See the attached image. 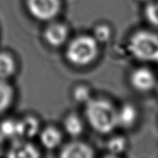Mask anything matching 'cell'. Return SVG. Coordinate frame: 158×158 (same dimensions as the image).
I'll return each instance as SVG.
<instances>
[{
  "mask_svg": "<svg viewBox=\"0 0 158 158\" xmlns=\"http://www.w3.org/2000/svg\"><path fill=\"white\" fill-rule=\"evenodd\" d=\"M95 152L93 147L83 141H72L62 147L60 156L63 158H92Z\"/></svg>",
  "mask_w": 158,
  "mask_h": 158,
  "instance_id": "8",
  "label": "cell"
},
{
  "mask_svg": "<svg viewBox=\"0 0 158 158\" xmlns=\"http://www.w3.org/2000/svg\"><path fill=\"white\" fill-rule=\"evenodd\" d=\"M113 28L106 22H100L94 27L92 36L100 45L108 44L113 38Z\"/></svg>",
  "mask_w": 158,
  "mask_h": 158,
  "instance_id": "16",
  "label": "cell"
},
{
  "mask_svg": "<svg viewBox=\"0 0 158 158\" xmlns=\"http://www.w3.org/2000/svg\"><path fill=\"white\" fill-rule=\"evenodd\" d=\"M126 49L141 63L158 62V33L149 29L136 30L127 38Z\"/></svg>",
  "mask_w": 158,
  "mask_h": 158,
  "instance_id": "2",
  "label": "cell"
},
{
  "mask_svg": "<svg viewBox=\"0 0 158 158\" xmlns=\"http://www.w3.org/2000/svg\"><path fill=\"white\" fill-rule=\"evenodd\" d=\"M100 44L92 34L77 36L69 42L65 57L72 65L87 66L95 61L100 55Z\"/></svg>",
  "mask_w": 158,
  "mask_h": 158,
  "instance_id": "3",
  "label": "cell"
},
{
  "mask_svg": "<svg viewBox=\"0 0 158 158\" xmlns=\"http://www.w3.org/2000/svg\"><path fill=\"white\" fill-rule=\"evenodd\" d=\"M15 96L14 89L6 80L0 79V114L4 113L11 106Z\"/></svg>",
  "mask_w": 158,
  "mask_h": 158,
  "instance_id": "14",
  "label": "cell"
},
{
  "mask_svg": "<svg viewBox=\"0 0 158 158\" xmlns=\"http://www.w3.org/2000/svg\"><path fill=\"white\" fill-rule=\"evenodd\" d=\"M28 12L40 21H51L61 10V0H26Z\"/></svg>",
  "mask_w": 158,
  "mask_h": 158,
  "instance_id": "5",
  "label": "cell"
},
{
  "mask_svg": "<svg viewBox=\"0 0 158 158\" xmlns=\"http://www.w3.org/2000/svg\"><path fill=\"white\" fill-rule=\"evenodd\" d=\"M16 64L14 58L8 53H0V79L7 80L14 75Z\"/></svg>",
  "mask_w": 158,
  "mask_h": 158,
  "instance_id": "15",
  "label": "cell"
},
{
  "mask_svg": "<svg viewBox=\"0 0 158 158\" xmlns=\"http://www.w3.org/2000/svg\"><path fill=\"white\" fill-rule=\"evenodd\" d=\"M138 1H139L140 3H143L144 4H147L149 2H151V1H153V0H138Z\"/></svg>",
  "mask_w": 158,
  "mask_h": 158,
  "instance_id": "20",
  "label": "cell"
},
{
  "mask_svg": "<svg viewBox=\"0 0 158 158\" xmlns=\"http://www.w3.org/2000/svg\"><path fill=\"white\" fill-rule=\"evenodd\" d=\"M40 156L37 147L29 142L16 141L9 151L8 156L10 157L35 158Z\"/></svg>",
  "mask_w": 158,
  "mask_h": 158,
  "instance_id": "10",
  "label": "cell"
},
{
  "mask_svg": "<svg viewBox=\"0 0 158 158\" xmlns=\"http://www.w3.org/2000/svg\"><path fill=\"white\" fill-rule=\"evenodd\" d=\"M62 134L57 127L49 126L45 127L40 133L42 145L48 150H54L59 147L62 142Z\"/></svg>",
  "mask_w": 158,
  "mask_h": 158,
  "instance_id": "11",
  "label": "cell"
},
{
  "mask_svg": "<svg viewBox=\"0 0 158 158\" xmlns=\"http://www.w3.org/2000/svg\"><path fill=\"white\" fill-rule=\"evenodd\" d=\"M73 98L77 103L85 105L89 100L93 98L91 89L87 85L77 86L73 90Z\"/></svg>",
  "mask_w": 158,
  "mask_h": 158,
  "instance_id": "19",
  "label": "cell"
},
{
  "mask_svg": "<svg viewBox=\"0 0 158 158\" xmlns=\"http://www.w3.org/2000/svg\"><path fill=\"white\" fill-rule=\"evenodd\" d=\"M18 135L19 138H31L35 136L39 131V123L32 117H26L17 121Z\"/></svg>",
  "mask_w": 158,
  "mask_h": 158,
  "instance_id": "13",
  "label": "cell"
},
{
  "mask_svg": "<svg viewBox=\"0 0 158 158\" xmlns=\"http://www.w3.org/2000/svg\"><path fill=\"white\" fill-rule=\"evenodd\" d=\"M87 123L100 134H111L117 127V106L106 97H93L84 105Z\"/></svg>",
  "mask_w": 158,
  "mask_h": 158,
  "instance_id": "1",
  "label": "cell"
},
{
  "mask_svg": "<svg viewBox=\"0 0 158 158\" xmlns=\"http://www.w3.org/2000/svg\"><path fill=\"white\" fill-rule=\"evenodd\" d=\"M19 138L17 121L5 120L0 124V139H13Z\"/></svg>",
  "mask_w": 158,
  "mask_h": 158,
  "instance_id": "18",
  "label": "cell"
},
{
  "mask_svg": "<svg viewBox=\"0 0 158 158\" xmlns=\"http://www.w3.org/2000/svg\"><path fill=\"white\" fill-rule=\"evenodd\" d=\"M129 147V142L127 138L121 134H112L106 143V157H122Z\"/></svg>",
  "mask_w": 158,
  "mask_h": 158,
  "instance_id": "9",
  "label": "cell"
},
{
  "mask_svg": "<svg viewBox=\"0 0 158 158\" xmlns=\"http://www.w3.org/2000/svg\"><path fill=\"white\" fill-rule=\"evenodd\" d=\"M69 37L68 27L60 22H52L45 28L44 38L48 45L60 48L65 44Z\"/></svg>",
  "mask_w": 158,
  "mask_h": 158,
  "instance_id": "7",
  "label": "cell"
},
{
  "mask_svg": "<svg viewBox=\"0 0 158 158\" xmlns=\"http://www.w3.org/2000/svg\"><path fill=\"white\" fill-rule=\"evenodd\" d=\"M0 151H1V145H0Z\"/></svg>",
  "mask_w": 158,
  "mask_h": 158,
  "instance_id": "21",
  "label": "cell"
},
{
  "mask_svg": "<svg viewBox=\"0 0 158 158\" xmlns=\"http://www.w3.org/2000/svg\"><path fill=\"white\" fill-rule=\"evenodd\" d=\"M131 88L139 94H149L156 90L158 78L156 72L147 65H139L132 69L128 76Z\"/></svg>",
  "mask_w": 158,
  "mask_h": 158,
  "instance_id": "4",
  "label": "cell"
},
{
  "mask_svg": "<svg viewBox=\"0 0 158 158\" xmlns=\"http://www.w3.org/2000/svg\"><path fill=\"white\" fill-rule=\"evenodd\" d=\"M144 15L149 24L158 29V0L144 4Z\"/></svg>",
  "mask_w": 158,
  "mask_h": 158,
  "instance_id": "17",
  "label": "cell"
},
{
  "mask_svg": "<svg viewBox=\"0 0 158 158\" xmlns=\"http://www.w3.org/2000/svg\"><path fill=\"white\" fill-rule=\"evenodd\" d=\"M140 112L138 106L133 102H124L117 106V127L123 130H130L139 123Z\"/></svg>",
  "mask_w": 158,
  "mask_h": 158,
  "instance_id": "6",
  "label": "cell"
},
{
  "mask_svg": "<svg viewBox=\"0 0 158 158\" xmlns=\"http://www.w3.org/2000/svg\"><path fill=\"white\" fill-rule=\"evenodd\" d=\"M156 90H157V92H158V86H157V89H156Z\"/></svg>",
  "mask_w": 158,
  "mask_h": 158,
  "instance_id": "22",
  "label": "cell"
},
{
  "mask_svg": "<svg viewBox=\"0 0 158 158\" xmlns=\"http://www.w3.org/2000/svg\"><path fill=\"white\" fill-rule=\"evenodd\" d=\"M63 127L69 136L77 138L83 134L85 125L82 117L78 114L70 113L63 121Z\"/></svg>",
  "mask_w": 158,
  "mask_h": 158,
  "instance_id": "12",
  "label": "cell"
}]
</instances>
